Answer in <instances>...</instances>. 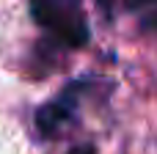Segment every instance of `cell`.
<instances>
[{"mask_svg":"<svg viewBox=\"0 0 157 154\" xmlns=\"http://www.w3.org/2000/svg\"><path fill=\"white\" fill-rule=\"evenodd\" d=\"M33 11H36V19H39L44 28H50L58 39L69 41L72 47H80V44L88 39L86 25H83L77 17L66 14L63 8H58L52 0H36V3H33Z\"/></svg>","mask_w":157,"mask_h":154,"instance_id":"6da1fadb","label":"cell"},{"mask_svg":"<svg viewBox=\"0 0 157 154\" xmlns=\"http://www.w3.org/2000/svg\"><path fill=\"white\" fill-rule=\"evenodd\" d=\"M149 28H152V30H157V14L152 17V19H149Z\"/></svg>","mask_w":157,"mask_h":154,"instance_id":"5b68a950","label":"cell"},{"mask_svg":"<svg viewBox=\"0 0 157 154\" xmlns=\"http://www.w3.org/2000/svg\"><path fill=\"white\" fill-rule=\"evenodd\" d=\"M69 154H94V149H91V146H75Z\"/></svg>","mask_w":157,"mask_h":154,"instance_id":"3957f363","label":"cell"},{"mask_svg":"<svg viewBox=\"0 0 157 154\" xmlns=\"http://www.w3.org/2000/svg\"><path fill=\"white\" fill-rule=\"evenodd\" d=\"M149 3H157V0H127V6H132V8H141V6H149Z\"/></svg>","mask_w":157,"mask_h":154,"instance_id":"277c9868","label":"cell"},{"mask_svg":"<svg viewBox=\"0 0 157 154\" xmlns=\"http://www.w3.org/2000/svg\"><path fill=\"white\" fill-rule=\"evenodd\" d=\"M66 118H69V102L61 99V102H52V105H47V107L39 110V116H36V127H39V132L52 135Z\"/></svg>","mask_w":157,"mask_h":154,"instance_id":"7a4b0ae2","label":"cell"}]
</instances>
